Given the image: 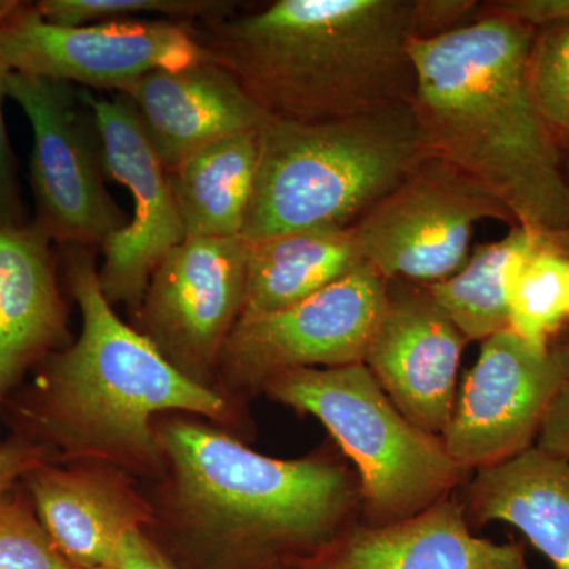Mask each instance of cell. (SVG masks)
Returning a JSON list of instances; mask_svg holds the SVG:
<instances>
[{"label": "cell", "instance_id": "5", "mask_svg": "<svg viewBox=\"0 0 569 569\" xmlns=\"http://www.w3.org/2000/svg\"><path fill=\"white\" fill-rule=\"evenodd\" d=\"M241 238L347 230L430 157L411 104L325 122L266 118Z\"/></svg>", "mask_w": 569, "mask_h": 569}, {"label": "cell", "instance_id": "22", "mask_svg": "<svg viewBox=\"0 0 569 569\" xmlns=\"http://www.w3.org/2000/svg\"><path fill=\"white\" fill-rule=\"evenodd\" d=\"M546 241L549 238L519 224L509 227L505 238L471 250L455 276L427 288L468 342H482L509 329V284L523 261Z\"/></svg>", "mask_w": 569, "mask_h": 569}, {"label": "cell", "instance_id": "25", "mask_svg": "<svg viewBox=\"0 0 569 569\" xmlns=\"http://www.w3.org/2000/svg\"><path fill=\"white\" fill-rule=\"evenodd\" d=\"M535 99L557 138H569V21L537 28L530 51Z\"/></svg>", "mask_w": 569, "mask_h": 569}, {"label": "cell", "instance_id": "21", "mask_svg": "<svg viewBox=\"0 0 569 569\" xmlns=\"http://www.w3.org/2000/svg\"><path fill=\"white\" fill-rule=\"evenodd\" d=\"M258 130L212 142L168 173L186 239L241 238L257 179Z\"/></svg>", "mask_w": 569, "mask_h": 569}, {"label": "cell", "instance_id": "32", "mask_svg": "<svg viewBox=\"0 0 569 569\" xmlns=\"http://www.w3.org/2000/svg\"><path fill=\"white\" fill-rule=\"evenodd\" d=\"M111 567L116 569H178L140 530H132L122 539Z\"/></svg>", "mask_w": 569, "mask_h": 569}, {"label": "cell", "instance_id": "24", "mask_svg": "<svg viewBox=\"0 0 569 569\" xmlns=\"http://www.w3.org/2000/svg\"><path fill=\"white\" fill-rule=\"evenodd\" d=\"M44 21L66 28L157 17L174 22H206L230 17L236 2L224 0H41L33 3Z\"/></svg>", "mask_w": 569, "mask_h": 569}, {"label": "cell", "instance_id": "33", "mask_svg": "<svg viewBox=\"0 0 569 569\" xmlns=\"http://www.w3.org/2000/svg\"><path fill=\"white\" fill-rule=\"evenodd\" d=\"M561 168H563L565 181L569 190V138H559Z\"/></svg>", "mask_w": 569, "mask_h": 569}, {"label": "cell", "instance_id": "29", "mask_svg": "<svg viewBox=\"0 0 569 569\" xmlns=\"http://www.w3.org/2000/svg\"><path fill=\"white\" fill-rule=\"evenodd\" d=\"M48 449L43 445L17 440L0 445V497L7 496L14 482L44 466Z\"/></svg>", "mask_w": 569, "mask_h": 569}, {"label": "cell", "instance_id": "15", "mask_svg": "<svg viewBox=\"0 0 569 569\" xmlns=\"http://www.w3.org/2000/svg\"><path fill=\"white\" fill-rule=\"evenodd\" d=\"M118 93L132 102L168 173L212 142L260 129L266 119L233 74L209 59L153 70Z\"/></svg>", "mask_w": 569, "mask_h": 569}, {"label": "cell", "instance_id": "18", "mask_svg": "<svg viewBox=\"0 0 569 569\" xmlns=\"http://www.w3.org/2000/svg\"><path fill=\"white\" fill-rule=\"evenodd\" d=\"M468 515L477 523H509L553 569H569V460L531 447L481 468L468 486Z\"/></svg>", "mask_w": 569, "mask_h": 569}, {"label": "cell", "instance_id": "35", "mask_svg": "<svg viewBox=\"0 0 569 569\" xmlns=\"http://www.w3.org/2000/svg\"><path fill=\"white\" fill-rule=\"evenodd\" d=\"M91 569H116V568L111 567V565H110V567H100V568H91Z\"/></svg>", "mask_w": 569, "mask_h": 569}, {"label": "cell", "instance_id": "17", "mask_svg": "<svg viewBox=\"0 0 569 569\" xmlns=\"http://www.w3.org/2000/svg\"><path fill=\"white\" fill-rule=\"evenodd\" d=\"M51 242L32 222L0 223V402L29 369L69 347Z\"/></svg>", "mask_w": 569, "mask_h": 569}, {"label": "cell", "instance_id": "9", "mask_svg": "<svg viewBox=\"0 0 569 569\" xmlns=\"http://www.w3.org/2000/svg\"><path fill=\"white\" fill-rule=\"evenodd\" d=\"M481 343L441 436L466 470L497 466L533 447L550 403L569 381V340L539 348L505 329Z\"/></svg>", "mask_w": 569, "mask_h": 569}, {"label": "cell", "instance_id": "3", "mask_svg": "<svg viewBox=\"0 0 569 569\" xmlns=\"http://www.w3.org/2000/svg\"><path fill=\"white\" fill-rule=\"evenodd\" d=\"M63 249L81 335L41 362L29 417L51 440L74 451L152 462L160 451L153 415L181 410L219 418L223 399L182 373L112 312L92 249Z\"/></svg>", "mask_w": 569, "mask_h": 569}, {"label": "cell", "instance_id": "2", "mask_svg": "<svg viewBox=\"0 0 569 569\" xmlns=\"http://www.w3.org/2000/svg\"><path fill=\"white\" fill-rule=\"evenodd\" d=\"M418 0H276L189 22L266 118L325 122L411 104Z\"/></svg>", "mask_w": 569, "mask_h": 569}, {"label": "cell", "instance_id": "11", "mask_svg": "<svg viewBox=\"0 0 569 569\" xmlns=\"http://www.w3.org/2000/svg\"><path fill=\"white\" fill-rule=\"evenodd\" d=\"M387 298L388 280L366 263L298 305L239 317L219 362L244 385H264L287 370L362 362Z\"/></svg>", "mask_w": 569, "mask_h": 569}, {"label": "cell", "instance_id": "1", "mask_svg": "<svg viewBox=\"0 0 569 569\" xmlns=\"http://www.w3.org/2000/svg\"><path fill=\"white\" fill-rule=\"evenodd\" d=\"M533 26L482 3L478 20L410 43L419 132L430 156L489 190L527 228L569 252L559 138L530 82Z\"/></svg>", "mask_w": 569, "mask_h": 569}, {"label": "cell", "instance_id": "10", "mask_svg": "<svg viewBox=\"0 0 569 569\" xmlns=\"http://www.w3.org/2000/svg\"><path fill=\"white\" fill-rule=\"evenodd\" d=\"M187 24L148 18L66 28L14 2L0 18V51L17 73L119 92L153 70L206 61Z\"/></svg>", "mask_w": 569, "mask_h": 569}, {"label": "cell", "instance_id": "6", "mask_svg": "<svg viewBox=\"0 0 569 569\" xmlns=\"http://www.w3.org/2000/svg\"><path fill=\"white\" fill-rule=\"evenodd\" d=\"M264 387L284 406L316 417L353 460L372 526L425 511L466 475L441 437L400 413L365 362L287 370Z\"/></svg>", "mask_w": 569, "mask_h": 569}, {"label": "cell", "instance_id": "27", "mask_svg": "<svg viewBox=\"0 0 569 569\" xmlns=\"http://www.w3.org/2000/svg\"><path fill=\"white\" fill-rule=\"evenodd\" d=\"M14 2H0V18L13 7ZM11 73L0 51V223L22 227L28 222V211L22 201L18 164L11 149L6 122H3L2 102L7 96V80Z\"/></svg>", "mask_w": 569, "mask_h": 569}, {"label": "cell", "instance_id": "31", "mask_svg": "<svg viewBox=\"0 0 569 569\" xmlns=\"http://www.w3.org/2000/svg\"><path fill=\"white\" fill-rule=\"evenodd\" d=\"M488 6L535 29L550 22L569 21V0H498Z\"/></svg>", "mask_w": 569, "mask_h": 569}, {"label": "cell", "instance_id": "12", "mask_svg": "<svg viewBox=\"0 0 569 569\" xmlns=\"http://www.w3.org/2000/svg\"><path fill=\"white\" fill-rule=\"evenodd\" d=\"M247 260L242 238H190L149 280L138 309L141 335L198 383L220 361L244 309Z\"/></svg>", "mask_w": 569, "mask_h": 569}, {"label": "cell", "instance_id": "28", "mask_svg": "<svg viewBox=\"0 0 569 569\" xmlns=\"http://www.w3.org/2000/svg\"><path fill=\"white\" fill-rule=\"evenodd\" d=\"M482 3L475 0H418L417 36L427 40L458 31L478 20Z\"/></svg>", "mask_w": 569, "mask_h": 569}, {"label": "cell", "instance_id": "34", "mask_svg": "<svg viewBox=\"0 0 569 569\" xmlns=\"http://www.w3.org/2000/svg\"><path fill=\"white\" fill-rule=\"evenodd\" d=\"M567 312L569 318V271H568V280H567Z\"/></svg>", "mask_w": 569, "mask_h": 569}, {"label": "cell", "instance_id": "4", "mask_svg": "<svg viewBox=\"0 0 569 569\" xmlns=\"http://www.w3.org/2000/svg\"><path fill=\"white\" fill-rule=\"evenodd\" d=\"M190 520L234 559L313 556L340 535L353 479L335 463L258 455L233 438L176 421L162 433Z\"/></svg>", "mask_w": 569, "mask_h": 569}, {"label": "cell", "instance_id": "19", "mask_svg": "<svg viewBox=\"0 0 569 569\" xmlns=\"http://www.w3.org/2000/svg\"><path fill=\"white\" fill-rule=\"evenodd\" d=\"M44 529L77 569L110 567L122 539L138 530V511L99 478L47 463L26 475Z\"/></svg>", "mask_w": 569, "mask_h": 569}, {"label": "cell", "instance_id": "23", "mask_svg": "<svg viewBox=\"0 0 569 569\" xmlns=\"http://www.w3.org/2000/svg\"><path fill=\"white\" fill-rule=\"evenodd\" d=\"M569 252L546 241L523 261L509 284V329L531 346L546 348L568 320Z\"/></svg>", "mask_w": 569, "mask_h": 569}, {"label": "cell", "instance_id": "8", "mask_svg": "<svg viewBox=\"0 0 569 569\" xmlns=\"http://www.w3.org/2000/svg\"><path fill=\"white\" fill-rule=\"evenodd\" d=\"M482 220L516 227L515 217L486 187L430 156L351 231L366 263L385 279L432 284L467 263L475 227Z\"/></svg>", "mask_w": 569, "mask_h": 569}, {"label": "cell", "instance_id": "14", "mask_svg": "<svg viewBox=\"0 0 569 569\" xmlns=\"http://www.w3.org/2000/svg\"><path fill=\"white\" fill-rule=\"evenodd\" d=\"M467 342L427 284L388 280L387 306L362 362L408 421L441 437Z\"/></svg>", "mask_w": 569, "mask_h": 569}, {"label": "cell", "instance_id": "7", "mask_svg": "<svg viewBox=\"0 0 569 569\" xmlns=\"http://www.w3.org/2000/svg\"><path fill=\"white\" fill-rule=\"evenodd\" d=\"M7 96L32 126V223L61 247H103L129 222L104 186L102 141L86 92L11 71Z\"/></svg>", "mask_w": 569, "mask_h": 569}, {"label": "cell", "instance_id": "30", "mask_svg": "<svg viewBox=\"0 0 569 569\" xmlns=\"http://www.w3.org/2000/svg\"><path fill=\"white\" fill-rule=\"evenodd\" d=\"M535 447L556 458L569 460V381L550 403Z\"/></svg>", "mask_w": 569, "mask_h": 569}, {"label": "cell", "instance_id": "20", "mask_svg": "<svg viewBox=\"0 0 569 569\" xmlns=\"http://www.w3.org/2000/svg\"><path fill=\"white\" fill-rule=\"evenodd\" d=\"M365 264L351 228L295 231L249 242L241 317L298 305Z\"/></svg>", "mask_w": 569, "mask_h": 569}, {"label": "cell", "instance_id": "26", "mask_svg": "<svg viewBox=\"0 0 569 569\" xmlns=\"http://www.w3.org/2000/svg\"><path fill=\"white\" fill-rule=\"evenodd\" d=\"M0 569H77L20 497H0Z\"/></svg>", "mask_w": 569, "mask_h": 569}, {"label": "cell", "instance_id": "13", "mask_svg": "<svg viewBox=\"0 0 569 569\" xmlns=\"http://www.w3.org/2000/svg\"><path fill=\"white\" fill-rule=\"evenodd\" d=\"M97 130L102 141L104 174L121 182L133 198V219L104 242L99 282L110 302L140 309L149 280L164 257L186 241L181 217L171 192L170 176L146 137L132 102L92 97Z\"/></svg>", "mask_w": 569, "mask_h": 569}, {"label": "cell", "instance_id": "16", "mask_svg": "<svg viewBox=\"0 0 569 569\" xmlns=\"http://www.w3.org/2000/svg\"><path fill=\"white\" fill-rule=\"evenodd\" d=\"M296 565L298 569H531L523 546L477 537L463 508L448 500L407 519L348 530Z\"/></svg>", "mask_w": 569, "mask_h": 569}]
</instances>
